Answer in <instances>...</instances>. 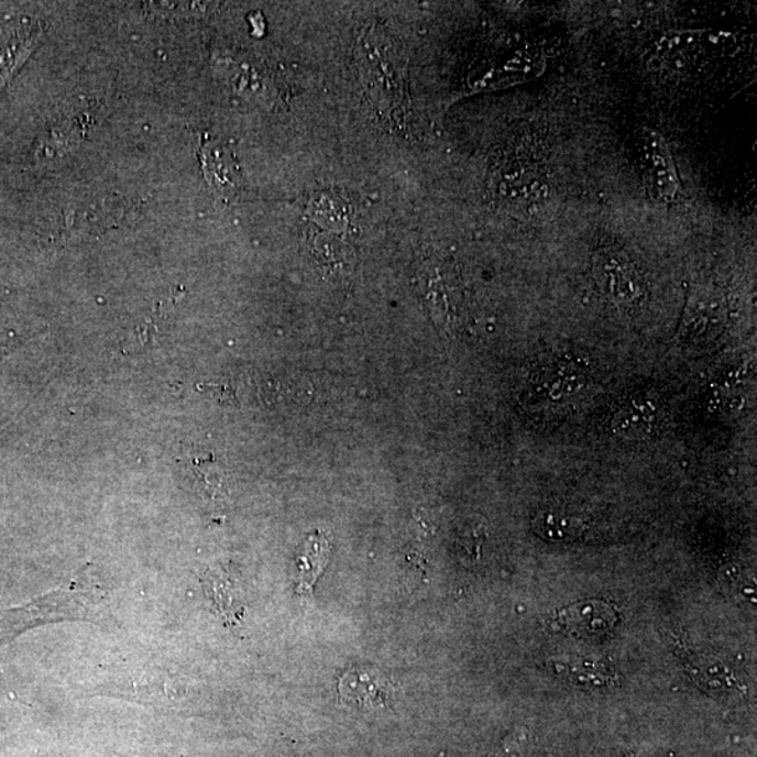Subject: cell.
Listing matches in <instances>:
<instances>
[{
	"label": "cell",
	"instance_id": "cell-6",
	"mask_svg": "<svg viewBox=\"0 0 757 757\" xmlns=\"http://www.w3.org/2000/svg\"><path fill=\"white\" fill-rule=\"evenodd\" d=\"M112 687V693L128 694L140 703L177 704V677L165 671L152 669L150 673L128 679L127 683L119 680Z\"/></svg>",
	"mask_w": 757,
	"mask_h": 757
},
{
	"label": "cell",
	"instance_id": "cell-16",
	"mask_svg": "<svg viewBox=\"0 0 757 757\" xmlns=\"http://www.w3.org/2000/svg\"><path fill=\"white\" fill-rule=\"evenodd\" d=\"M484 528L480 525L465 526L459 536V546L472 561H478L482 555L484 541Z\"/></svg>",
	"mask_w": 757,
	"mask_h": 757
},
{
	"label": "cell",
	"instance_id": "cell-11",
	"mask_svg": "<svg viewBox=\"0 0 757 757\" xmlns=\"http://www.w3.org/2000/svg\"><path fill=\"white\" fill-rule=\"evenodd\" d=\"M646 151L649 161L652 162L651 171L659 191H661L665 197L674 196L678 188V177L667 145H665L661 138L649 134Z\"/></svg>",
	"mask_w": 757,
	"mask_h": 757
},
{
	"label": "cell",
	"instance_id": "cell-9",
	"mask_svg": "<svg viewBox=\"0 0 757 757\" xmlns=\"http://www.w3.org/2000/svg\"><path fill=\"white\" fill-rule=\"evenodd\" d=\"M585 520L564 509H547L537 514L534 529L537 535L550 541H572L585 534Z\"/></svg>",
	"mask_w": 757,
	"mask_h": 757
},
{
	"label": "cell",
	"instance_id": "cell-8",
	"mask_svg": "<svg viewBox=\"0 0 757 757\" xmlns=\"http://www.w3.org/2000/svg\"><path fill=\"white\" fill-rule=\"evenodd\" d=\"M551 661L557 673L582 688H605L617 682L616 674L602 663L581 658H560Z\"/></svg>",
	"mask_w": 757,
	"mask_h": 757
},
{
	"label": "cell",
	"instance_id": "cell-18",
	"mask_svg": "<svg viewBox=\"0 0 757 757\" xmlns=\"http://www.w3.org/2000/svg\"><path fill=\"white\" fill-rule=\"evenodd\" d=\"M626 757H636V756H633V755H627Z\"/></svg>",
	"mask_w": 757,
	"mask_h": 757
},
{
	"label": "cell",
	"instance_id": "cell-14",
	"mask_svg": "<svg viewBox=\"0 0 757 757\" xmlns=\"http://www.w3.org/2000/svg\"><path fill=\"white\" fill-rule=\"evenodd\" d=\"M721 581L736 595H740L746 601L755 602V580H751L740 567L734 564L725 567L721 572Z\"/></svg>",
	"mask_w": 757,
	"mask_h": 757
},
{
	"label": "cell",
	"instance_id": "cell-10",
	"mask_svg": "<svg viewBox=\"0 0 757 757\" xmlns=\"http://www.w3.org/2000/svg\"><path fill=\"white\" fill-rule=\"evenodd\" d=\"M327 557H329V545L326 539H310L305 549L299 552L296 559V586L300 595H310L314 591L316 578L325 570Z\"/></svg>",
	"mask_w": 757,
	"mask_h": 757
},
{
	"label": "cell",
	"instance_id": "cell-3",
	"mask_svg": "<svg viewBox=\"0 0 757 757\" xmlns=\"http://www.w3.org/2000/svg\"><path fill=\"white\" fill-rule=\"evenodd\" d=\"M588 382L584 366L574 360H556L536 370L530 388L539 401L561 403L584 391Z\"/></svg>",
	"mask_w": 757,
	"mask_h": 757
},
{
	"label": "cell",
	"instance_id": "cell-2",
	"mask_svg": "<svg viewBox=\"0 0 757 757\" xmlns=\"http://www.w3.org/2000/svg\"><path fill=\"white\" fill-rule=\"evenodd\" d=\"M616 608L603 601H584L560 608L549 618L552 632L578 637H602L616 626Z\"/></svg>",
	"mask_w": 757,
	"mask_h": 757
},
{
	"label": "cell",
	"instance_id": "cell-13",
	"mask_svg": "<svg viewBox=\"0 0 757 757\" xmlns=\"http://www.w3.org/2000/svg\"><path fill=\"white\" fill-rule=\"evenodd\" d=\"M206 586L222 615H229L234 611L232 603L237 601V595H234L237 588H234L232 580L219 574L209 575L206 580Z\"/></svg>",
	"mask_w": 757,
	"mask_h": 757
},
{
	"label": "cell",
	"instance_id": "cell-17",
	"mask_svg": "<svg viewBox=\"0 0 757 757\" xmlns=\"http://www.w3.org/2000/svg\"><path fill=\"white\" fill-rule=\"evenodd\" d=\"M198 391L207 393L212 401L221 404V406H239L237 391L232 386L221 385V383H207V385H199Z\"/></svg>",
	"mask_w": 757,
	"mask_h": 757
},
{
	"label": "cell",
	"instance_id": "cell-1",
	"mask_svg": "<svg viewBox=\"0 0 757 757\" xmlns=\"http://www.w3.org/2000/svg\"><path fill=\"white\" fill-rule=\"evenodd\" d=\"M674 652L682 659L683 667L694 683L705 693L721 699L736 700L746 694V688L728 665L710 655L694 652L688 644L674 639Z\"/></svg>",
	"mask_w": 757,
	"mask_h": 757
},
{
	"label": "cell",
	"instance_id": "cell-5",
	"mask_svg": "<svg viewBox=\"0 0 757 757\" xmlns=\"http://www.w3.org/2000/svg\"><path fill=\"white\" fill-rule=\"evenodd\" d=\"M202 167L207 182L218 196L234 198L243 187V174L233 152L217 142L202 147Z\"/></svg>",
	"mask_w": 757,
	"mask_h": 757
},
{
	"label": "cell",
	"instance_id": "cell-7",
	"mask_svg": "<svg viewBox=\"0 0 757 757\" xmlns=\"http://www.w3.org/2000/svg\"><path fill=\"white\" fill-rule=\"evenodd\" d=\"M657 413L658 408L651 397H633L622 404L613 416V431L627 441H641L652 434Z\"/></svg>",
	"mask_w": 757,
	"mask_h": 757
},
{
	"label": "cell",
	"instance_id": "cell-15",
	"mask_svg": "<svg viewBox=\"0 0 757 757\" xmlns=\"http://www.w3.org/2000/svg\"><path fill=\"white\" fill-rule=\"evenodd\" d=\"M529 731L520 728L506 736L489 757H522L526 744H528Z\"/></svg>",
	"mask_w": 757,
	"mask_h": 757
},
{
	"label": "cell",
	"instance_id": "cell-12",
	"mask_svg": "<svg viewBox=\"0 0 757 757\" xmlns=\"http://www.w3.org/2000/svg\"><path fill=\"white\" fill-rule=\"evenodd\" d=\"M193 472L202 494L209 500L221 497L224 491V472L212 457L194 458Z\"/></svg>",
	"mask_w": 757,
	"mask_h": 757
},
{
	"label": "cell",
	"instance_id": "cell-4",
	"mask_svg": "<svg viewBox=\"0 0 757 757\" xmlns=\"http://www.w3.org/2000/svg\"><path fill=\"white\" fill-rule=\"evenodd\" d=\"M596 283L608 298L618 305H633L641 299L644 286L638 271L626 257L605 253L593 265Z\"/></svg>",
	"mask_w": 757,
	"mask_h": 757
}]
</instances>
